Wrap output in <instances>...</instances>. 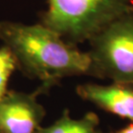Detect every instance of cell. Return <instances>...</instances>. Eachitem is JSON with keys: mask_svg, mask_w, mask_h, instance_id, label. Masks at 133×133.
Wrapping results in <instances>:
<instances>
[{"mask_svg": "<svg viewBox=\"0 0 133 133\" xmlns=\"http://www.w3.org/2000/svg\"><path fill=\"white\" fill-rule=\"evenodd\" d=\"M114 133H133V123L128 124L127 126H125L123 128H120Z\"/></svg>", "mask_w": 133, "mask_h": 133, "instance_id": "obj_8", "label": "cell"}, {"mask_svg": "<svg viewBox=\"0 0 133 133\" xmlns=\"http://www.w3.org/2000/svg\"><path fill=\"white\" fill-rule=\"evenodd\" d=\"M89 43L90 76L133 87V13L110 23Z\"/></svg>", "mask_w": 133, "mask_h": 133, "instance_id": "obj_3", "label": "cell"}, {"mask_svg": "<svg viewBox=\"0 0 133 133\" xmlns=\"http://www.w3.org/2000/svg\"><path fill=\"white\" fill-rule=\"evenodd\" d=\"M39 94L8 91L0 100V133H38L45 115Z\"/></svg>", "mask_w": 133, "mask_h": 133, "instance_id": "obj_4", "label": "cell"}, {"mask_svg": "<svg viewBox=\"0 0 133 133\" xmlns=\"http://www.w3.org/2000/svg\"><path fill=\"white\" fill-rule=\"evenodd\" d=\"M99 117L94 112H88L81 118H72L65 109L62 115L52 124L41 127L38 133H100Z\"/></svg>", "mask_w": 133, "mask_h": 133, "instance_id": "obj_6", "label": "cell"}, {"mask_svg": "<svg viewBox=\"0 0 133 133\" xmlns=\"http://www.w3.org/2000/svg\"><path fill=\"white\" fill-rule=\"evenodd\" d=\"M39 23L77 45L89 42L114 21L133 13V0H46Z\"/></svg>", "mask_w": 133, "mask_h": 133, "instance_id": "obj_2", "label": "cell"}, {"mask_svg": "<svg viewBox=\"0 0 133 133\" xmlns=\"http://www.w3.org/2000/svg\"><path fill=\"white\" fill-rule=\"evenodd\" d=\"M100 133H102V132H100Z\"/></svg>", "mask_w": 133, "mask_h": 133, "instance_id": "obj_9", "label": "cell"}, {"mask_svg": "<svg viewBox=\"0 0 133 133\" xmlns=\"http://www.w3.org/2000/svg\"><path fill=\"white\" fill-rule=\"evenodd\" d=\"M0 39L12 52L17 68L41 82V94L63 78L90 76L89 52L81 51L42 23L0 21Z\"/></svg>", "mask_w": 133, "mask_h": 133, "instance_id": "obj_1", "label": "cell"}, {"mask_svg": "<svg viewBox=\"0 0 133 133\" xmlns=\"http://www.w3.org/2000/svg\"><path fill=\"white\" fill-rule=\"evenodd\" d=\"M17 68L12 52L5 45L0 48V100L8 93V83Z\"/></svg>", "mask_w": 133, "mask_h": 133, "instance_id": "obj_7", "label": "cell"}, {"mask_svg": "<svg viewBox=\"0 0 133 133\" xmlns=\"http://www.w3.org/2000/svg\"><path fill=\"white\" fill-rule=\"evenodd\" d=\"M76 93L82 100L133 122V87L118 83H88L77 86Z\"/></svg>", "mask_w": 133, "mask_h": 133, "instance_id": "obj_5", "label": "cell"}]
</instances>
